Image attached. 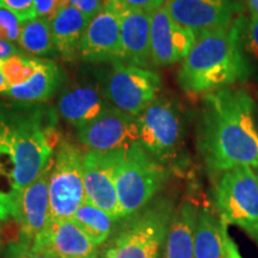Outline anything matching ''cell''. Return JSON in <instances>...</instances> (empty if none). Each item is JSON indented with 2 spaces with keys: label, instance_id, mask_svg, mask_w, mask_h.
Wrapping results in <instances>:
<instances>
[{
  "label": "cell",
  "instance_id": "cell-8",
  "mask_svg": "<svg viewBox=\"0 0 258 258\" xmlns=\"http://www.w3.org/2000/svg\"><path fill=\"white\" fill-rule=\"evenodd\" d=\"M51 165L30 185L0 192V225L5 221H14L17 226L16 240L34 241L37 234L49 225Z\"/></svg>",
  "mask_w": 258,
  "mask_h": 258
},
{
  "label": "cell",
  "instance_id": "cell-12",
  "mask_svg": "<svg viewBox=\"0 0 258 258\" xmlns=\"http://www.w3.org/2000/svg\"><path fill=\"white\" fill-rule=\"evenodd\" d=\"M121 9L108 0L101 11L89 22L79 57L92 64L121 62Z\"/></svg>",
  "mask_w": 258,
  "mask_h": 258
},
{
  "label": "cell",
  "instance_id": "cell-3",
  "mask_svg": "<svg viewBox=\"0 0 258 258\" xmlns=\"http://www.w3.org/2000/svg\"><path fill=\"white\" fill-rule=\"evenodd\" d=\"M4 114L0 154H6L12 164L11 190H19L34 183L53 164L54 148L62 139L53 111L44 105L21 104Z\"/></svg>",
  "mask_w": 258,
  "mask_h": 258
},
{
  "label": "cell",
  "instance_id": "cell-38",
  "mask_svg": "<svg viewBox=\"0 0 258 258\" xmlns=\"http://www.w3.org/2000/svg\"><path fill=\"white\" fill-rule=\"evenodd\" d=\"M256 125H257V131H258V110L256 111Z\"/></svg>",
  "mask_w": 258,
  "mask_h": 258
},
{
  "label": "cell",
  "instance_id": "cell-1",
  "mask_svg": "<svg viewBox=\"0 0 258 258\" xmlns=\"http://www.w3.org/2000/svg\"><path fill=\"white\" fill-rule=\"evenodd\" d=\"M199 150L212 172L258 169L256 106L246 89L226 88L203 97Z\"/></svg>",
  "mask_w": 258,
  "mask_h": 258
},
{
  "label": "cell",
  "instance_id": "cell-37",
  "mask_svg": "<svg viewBox=\"0 0 258 258\" xmlns=\"http://www.w3.org/2000/svg\"><path fill=\"white\" fill-rule=\"evenodd\" d=\"M4 120H5L4 110H0V141H2L3 133H4Z\"/></svg>",
  "mask_w": 258,
  "mask_h": 258
},
{
  "label": "cell",
  "instance_id": "cell-2",
  "mask_svg": "<svg viewBox=\"0 0 258 258\" xmlns=\"http://www.w3.org/2000/svg\"><path fill=\"white\" fill-rule=\"evenodd\" d=\"M240 27L238 16L227 27L196 35L178 72V84L186 93L207 95L250 78L253 67L241 47Z\"/></svg>",
  "mask_w": 258,
  "mask_h": 258
},
{
  "label": "cell",
  "instance_id": "cell-14",
  "mask_svg": "<svg viewBox=\"0 0 258 258\" xmlns=\"http://www.w3.org/2000/svg\"><path fill=\"white\" fill-rule=\"evenodd\" d=\"M77 138L88 152H111L138 143L134 116L109 108L88 123L77 128Z\"/></svg>",
  "mask_w": 258,
  "mask_h": 258
},
{
  "label": "cell",
  "instance_id": "cell-29",
  "mask_svg": "<svg viewBox=\"0 0 258 258\" xmlns=\"http://www.w3.org/2000/svg\"><path fill=\"white\" fill-rule=\"evenodd\" d=\"M0 6L11 10L22 22L36 17L35 0H0Z\"/></svg>",
  "mask_w": 258,
  "mask_h": 258
},
{
  "label": "cell",
  "instance_id": "cell-9",
  "mask_svg": "<svg viewBox=\"0 0 258 258\" xmlns=\"http://www.w3.org/2000/svg\"><path fill=\"white\" fill-rule=\"evenodd\" d=\"M85 202L84 154L76 145L62 139L50 170V221L70 220Z\"/></svg>",
  "mask_w": 258,
  "mask_h": 258
},
{
  "label": "cell",
  "instance_id": "cell-11",
  "mask_svg": "<svg viewBox=\"0 0 258 258\" xmlns=\"http://www.w3.org/2000/svg\"><path fill=\"white\" fill-rule=\"evenodd\" d=\"M111 106L103 85L102 67L97 64L84 67L57 99V112L76 128L88 123Z\"/></svg>",
  "mask_w": 258,
  "mask_h": 258
},
{
  "label": "cell",
  "instance_id": "cell-16",
  "mask_svg": "<svg viewBox=\"0 0 258 258\" xmlns=\"http://www.w3.org/2000/svg\"><path fill=\"white\" fill-rule=\"evenodd\" d=\"M165 6L177 23L196 35L227 27L239 11V6L233 0H169Z\"/></svg>",
  "mask_w": 258,
  "mask_h": 258
},
{
  "label": "cell",
  "instance_id": "cell-26",
  "mask_svg": "<svg viewBox=\"0 0 258 258\" xmlns=\"http://www.w3.org/2000/svg\"><path fill=\"white\" fill-rule=\"evenodd\" d=\"M240 41L245 56L253 67L258 62V16H241Z\"/></svg>",
  "mask_w": 258,
  "mask_h": 258
},
{
  "label": "cell",
  "instance_id": "cell-36",
  "mask_svg": "<svg viewBox=\"0 0 258 258\" xmlns=\"http://www.w3.org/2000/svg\"><path fill=\"white\" fill-rule=\"evenodd\" d=\"M249 8L251 16H258V0H245Z\"/></svg>",
  "mask_w": 258,
  "mask_h": 258
},
{
  "label": "cell",
  "instance_id": "cell-25",
  "mask_svg": "<svg viewBox=\"0 0 258 258\" xmlns=\"http://www.w3.org/2000/svg\"><path fill=\"white\" fill-rule=\"evenodd\" d=\"M40 64V59H32L25 55H14L0 61L3 74L6 82L11 86L23 84L34 76Z\"/></svg>",
  "mask_w": 258,
  "mask_h": 258
},
{
  "label": "cell",
  "instance_id": "cell-21",
  "mask_svg": "<svg viewBox=\"0 0 258 258\" xmlns=\"http://www.w3.org/2000/svg\"><path fill=\"white\" fill-rule=\"evenodd\" d=\"M199 207L185 200L176 209L164 241L163 258H194V237Z\"/></svg>",
  "mask_w": 258,
  "mask_h": 258
},
{
  "label": "cell",
  "instance_id": "cell-30",
  "mask_svg": "<svg viewBox=\"0 0 258 258\" xmlns=\"http://www.w3.org/2000/svg\"><path fill=\"white\" fill-rule=\"evenodd\" d=\"M121 11L124 10H139L152 15L157 10L163 8L169 0H114Z\"/></svg>",
  "mask_w": 258,
  "mask_h": 258
},
{
  "label": "cell",
  "instance_id": "cell-5",
  "mask_svg": "<svg viewBox=\"0 0 258 258\" xmlns=\"http://www.w3.org/2000/svg\"><path fill=\"white\" fill-rule=\"evenodd\" d=\"M169 171L140 143L123 148L116 171L121 219L146 207L165 185Z\"/></svg>",
  "mask_w": 258,
  "mask_h": 258
},
{
  "label": "cell",
  "instance_id": "cell-17",
  "mask_svg": "<svg viewBox=\"0 0 258 258\" xmlns=\"http://www.w3.org/2000/svg\"><path fill=\"white\" fill-rule=\"evenodd\" d=\"M34 245L53 258H99L98 246L72 219L50 221Z\"/></svg>",
  "mask_w": 258,
  "mask_h": 258
},
{
  "label": "cell",
  "instance_id": "cell-7",
  "mask_svg": "<svg viewBox=\"0 0 258 258\" xmlns=\"http://www.w3.org/2000/svg\"><path fill=\"white\" fill-rule=\"evenodd\" d=\"M215 205L226 224L238 226L258 241V178L252 167L239 166L221 173Z\"/></svg>",
  "mask_w": 258,
  "mask_h": 258
},
{
  "label": "cell",
  "instance_id": "cell-35",
  "mask_svg": "<svg viewBox=\"0 0 258 258\" xmlns=\"http://www.w3.org/2000/svg\"><path fill=\"white\" fill-rule=\"evenodd\" d=\"M10 89V85L6 82L4 74H3V71H2V66H0V95L5 96V93L9 91Z\"/></svg>",
  "mask_w": 258,
  "mask_h": 258
},
{
  "label": "cell",
  "instance_id": "cell-4",
  "mask_svg": "<svg viewBox=\"0 0 258 258\" xmlns=\"http://www.w3.org/2000/svg\"><path fill=\"white\" fill-rule=\"evenodd\" d=\"M175 212L172 200L156 198L145 208L120 219L99 258H158Z\"/></svg>",
  "mask_w": 258,
  "mask_h": 258
},
{
  "label": "cell",
  "instance_id": "cell-18",
  "mask_svg": "<svg viewBox=\"0 0 258 258\" xmlns=\"http://www.w3.org/2000/svg\"><path fill=\"white\" fill-rule=\"evenodd\" d=\"M151 19L139 10L121 14V63L148 69L151 66Z\"/></svg>",
  "mask_w": 258,
  "mask_h": 258
},
{
  "label": "cell",
  "instance_id": "cell-19",
  "mask_svg": "<svg viewBox=\"0 0 258 258\" xmlns=\"http://www.w3.org/2000/svg\"><path fill=\"white\" fill-rule=\"evenodd\" d=\"M64 72L59 64L48 59H40L36 72L30 79L11 86L5 96L19 104H38L51 98L63 86Z\"/></svg>",
  "mask_w": 258,
  "mask_h": 258
},
{
  "label": "cell",
  "instance_id": "cell-13",
  "mask_svg": "<svg viewBox=\"0 0 258 258\" xmlns=\"http://www.w3.org/2000/svg\"><path fill=\"white\" fill-rule=\"evenodd\" d=\"M122 150L84 154V183L86 202L108 213L115 221L121 219L116 188V171Z\"/></svg>",
  "mask_w": 258,
  "mask_h": 258
},
{
  "label": "cell",
  "instance_id": "cell-10",
  "mask_svg": "<svg viewBox=\"0 0 258 258\" xmlns=\"http://www.w3.org/2000/svg\"><path fill=\"white\" fill-rule=\"evenodd\" d=\"M102 77L109 103L134 117L159 96L161 77L153 70L116 62L102 67Z\"/></svg>",
  "mask_w": 258,
  "mask_h": 258
},
{
  "label": "cell",
  "instance_id": "cell-31",
  "mask_svg": "<svg viewBox=\"0 0 258 258\" xmlns=\"http://www.w3.org/2000/svg\"><path fill=\"white\" fill-rule=\"evenodd\" d=\"M70 4V0H35V14L36 17L50 19L61 9Z\"/></svg>",
  "mask_w": 258,
  "mask_h": 258
},
{
  "label": "cell",
  "instance_id": "cell-27",
  "mask_svg": "<svg viewBox=\"0 0 258 258\" xmlns=\"http://www.w3.org/2000/svg\"><path fill=\"white\" fill-rule=\"evenodd\" d=\"M23 22L11 10L0 6V40L17 43Z\"/></svg>",
  "mask_w": 258,
  "mask_h": 258
},
{
  "label": "cell",
  "instance_id": "cell-22",
  "mask_svg": "<svg viewBox=\"0 0 258 258\" xmlns=\"http://www.w3.org/2000/svg\"><path fill=\"white\" fill-rule=\"evenodd\" d=\"M222 221L208 207L199 208L194 237V258H225Z\"/></svg>",
  "mask_w": 258,
  "mask_h": 258
},
{
  "label": "cell",
  "instance_id": "cell-20",
  "mask_svg": "<svg viewBox=\"0 0 258 258\" xmlns=\"http://www.w3.org/2000/svg\"><path fill=\"white\" fill-rule=\"evenodd\" d=\"M90 19L78 9L69 4L50 19L53 38L57 53L67 61L79 57L80 44Z\"/></svg>",
  "mask_w": 258,
  "mask_h": 258
},
{
  "label": "cell",
  "instance_id": "cell-34",
  "mask_svg": "<svg viewBox=\"0 0 258 258\" xmlns=\"http://www.w3.org/2000/svg\"><path fill=\"white\" fill-rule=\"evenodd\" d=\"M22 54H23V50L19 47L15 46L14 43L0 40V61L9 59L14 55H22Z\"/></svg>",
  "mask_w": 258,
  "mask_h": 258
},
{
  "label": "cell",
  "instance_id": "cell-23",
  "mask_svg": "<svg viewBox=\"0 0 258 258\" xmlns=\"http://www.w3.org/2000/svg\"><path fill=\"white\" fill-rule=\"evenodd\" d=\"M17 44L23 53L25 51L34 56L48 57L59 54L53 38L50 21L46 18L35 17L23 22Z\"/></svg>",
  "mask_w": 258,
  "mask_h": 258
},
{
  "label": "cell",
  "instance_id": "cell-24",
  "mask_svg": "<svg viewBox=\"0 0 258 258\" xmlns=\"http://www.w3.org/2000/svg\"><path fill=\"white\" fill-rule=\"evenodd\" d=\"M72 220L77 222V225L98 247L103 246L109 240L116 222L108 213L88 202L80 206Z\"/></svg>",
  "mask_w": 258,
  "mask_h": 258
},
{
  "label": "cell",
  "instance_id": "cell-33",
  "mask_svg": "<svg viewBox=\"0 0 258 258\" xmlns=\"http://www.w3.org/2000/svg\"><path fill=\"white\" fill-rule=\"evenodd\" d=\"M224 221V220H222ZM222 240H224V252L225 258H244L241 256L239 249H238L237 244L232 239L230 233L227 231V224L224 221L222 224Z\"/></svg>",
  "mask_w": 258,
  "mask_h": 258
},
{
  "label": "cell",
  "instance_id": "cell-15",
  "mask_svg": "<svg viewBox=\"0 0 258 258\" xmlns=\"http://www.w3.org/2000/svg\"><path fill=\"white\" fill-rule=\"evenodd\" d=\"M196 41V34L171 17L166 6L151 19V63L166 67L184 60Z\"/></svg>",
  "mask_w": 258,
  "mask_h": 258
},
{
  "label": "cell",
  "instance_id": "cell-32",
  "mask_svg": "<svg viewBox=\"0 0 258 258\" xmlns=\"http://www.w3.org/2000/svg\"><path fill=\"white\" fill-rule=\"evenodd\" d=\"M108 0H70V4L78 9L90 21L104 8Z\"/></svg>",
  "mask_w": 258,
  "mask_h": 258
},
{
  "label": "cell",
  "instance_id": "cell-6",
  "mask_svg": "<svg viewBox=\"0 0 258 258\" xmlns=\"http://www.w3.org/2000/svg\"><path fill=\"white\" fill-rule=\"evenodd\" d=\"M138 143L163 165L178 158L185 137V122L178 103L158 96L137 117Z\"/></svg>",
  "mask_w": 258,
  "mask_h": 258
},
{
  "label": "cell",
  "instance_id": "cell-28",
  "mask_svg": "<svg viewBox=\"0 0 258 258\" xmlns=\"http://www.w3.org/2000/svg\"><path fill=\"white\" fill-rule=\"evenodd\" d=\"M3 258H53L38 250L34 241L11 240L3 249Z\"/></svg>",
  "mask_w": 258,
  "mask_h": 258
},
{
  "label": "cell",
  "instance_id": "cell-39",
  "mask_svg": "<svg viewBox=\"0 0 258 258\" xmlns=\"http://www.w3.org/2000/svg\"><path fill=\"white\" fill-rule=\"evenodd\" d=\"M258 170V169H257ZM256 175H257V178H258V171H257V173H256Z\"/></svg>",
  "mask_w": 258,
  "mask_h": 258
}]
</instances>
